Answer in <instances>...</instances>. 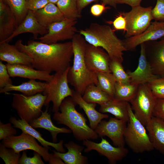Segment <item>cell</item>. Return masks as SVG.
Instances as JSON below:
<instances>
[{
	"label": "cell",
	"instance_id": "1",
	"mask_svg": "<svg viewBox=\"0 0 164 164\" xmlns=\"http://www.w3.org/2000/svg\"><path fill=\"white\" fill-rule=\"evenodd\" d=\"M15 46L32 59V67L38 70L55 73L63 72L70 68L73 57L72 41L47 44L33 40L26 44L18 39Z\"/></svg>",
	"mask_w": 164,
	"mask_h": 164
},
{
	"label": "cell",
	"instance_id": "2",
	"mask_svg": "<svg viewBox=\"0 0 164 164\" xmlns=\"http://www.w3.org/2000/svg\"><path fill=\"white\" fill-rule=\"evenodd\" d=\"M114 32L110 26L97 23H91L88 27L78 31L87 43L103 48L111 60L122 63L123 52L127 50L123 40L119 38Z\"/></svg>",
	"mask_w": 164,
	"mask_h": 164
},
{
	"label": "cell",
	"instance_id": "3",
	"mask_svg": "<svg viewBox=\"0 0 164 164\" xmlns=\"http://www.w3.org/2000/svg\"><path fill=\"white\" fill-rule=\"evenodd\" d=\"M71 40L73 64L69 68L67 79L75 91L82 95L88 85L91 84L97 85V80L96 74L88 69L85 62V52L87 43L84 37L80 34H76Z\"/></svg>",
	"mask_w": 164,
	"mask_h": 164
},
{
	"label": "cell",
	"instance_id": "4",
	"mask_svg": "<svg viewBox=\"0 0 164 164\" xmlns=\"http://www.w3.org/2000/svg\"><path fill=\"white\" fill-rule=\"evenodd\" d=\"M77 104L72 97H68L62 101L59 111L54 113L53 118L58 124L64 125L70 129L73 136L79 141L86 139H97L98 135L87 123V120L77 111Z\"/></svg>",
	"mask_w": 164,
	"mask_h": 164
},
{
	"label": "cell",
	"instance_id": "5",
	"mask_svg": "<svg viewBox=\"0 0 164 164\" xmlns=\"http://www.w3.org/2000/svg\"><path fill=\"white\" fill-rule=\"evenodd\" d=\"M128 111L129 120L124 135L125 143L136 153L154 150L145 126L135 116L130 103Z\"/></svg>",
	"mask_w": 164,
	"mask_h": 164
},
{
	"label": "cell",
	"instance_id": "6",
	"mask_svg": "<svg viewBox=\"0 0 164 164\" xmlns=\"http://www.w3.org/2000/svg\"><path fill=\"white\" fill-rule=\"evenodd\" d=\"M69 69L63 72L55 73L51 80L46 82L43 92L46 96L44 105L47 106L52 102V111L54 113L59 111L61 104L65 98L73 96L74 91L69 87L67 79Z\"/></svg>",
	"mask_w": 164,
	"mask_h": 164
},
{
	"label": "cell",
	"instance_id": "7",
	"mask_svg": "<svg viewBox=\"0 0 164 164\" xmlns=\"http://www.w3.org/2000/svg\"><path fill=\"white\" fill-rule=\"evenodd\" d=\"M10 94L13 95L12 107L16 111L20 119L29 123L41 115L46 95L41 93L30 96L23 94Z\"/></svg>",
	"mask_w": 164,
	"mask_h": 164
},
{
	"label": "cell",
	"instance_id": "8",
	"mask_svg": "<svg viewBox=\"0 0 164 164\" xmlns=\"http://www.w3.org/2000/svg\"><path fill=\"white\" fill-rule=\"evenodd\" d=\"M157 100L146 84L138 85L135 96L129 102L135 115L145 126L153 116Z\"/></svg>",
	"mask_w": 164,
	"mask_h": 164
},
{
	"label": "cell",
	"instance_id": "9",
	"mask_svg": "<svg viewBox=\"0 0 164 164\" xmlns=\"http://www.w3.org/2000/svg\"><path fill=\"white\" fill-rule=\"evenodd\" d=\"M152 8L151 6L144 7L140 5L132 7L128 12L121 13L126 22V38L138 35L149 27L153 19Z\"/></svg>",
	"mask_w": 164,
	"mask_h": 164
},
{
	"label": "cell",
	"instance_id": "10",
	"mask_svg": "<svg viewBox=\"0 0 164 164\" xmlns=\"http://www.w3.org/2000/svg\"><path fill=\"white\" fill-rule=\"evenodd\" d=\"M77 20L65 18L48 27L47 33L37 39L43 43L51 44L72 39L77 31L75 26Z\"/></svg>",
	"mask_w": 164,
	"mask_h": 164
},
{
	"label": "cell",
	"instance_id": "11",
	"mask_svg": "<svg viewBox=\"0 0 164 164\" xmlns=\"http://www.w3.org/2000/svg\"><path fill=\"white\" fill-rule=\"evenodd\" d=\"M33 137L28 133L22 132L19 135L11 136L2 140V143L7 148H11L16 152L31 150L39 153L44 160L48 162L50 153V148L40 145Z\"/></svg>",
	"mask_w": 164,
	"mask_h": 164
},
{
	"label": "cell",
	"instance_id": "12",
	"mask_svg": "<svg viewBox=\"0 0 164 164\" xmlns=\"http://www.w3.org/2000/svg\"><path fill=\"white\" fill-rule=\"evenodd\" d=\"M127 122L115 117H111L108 121L102 120L94 130L99 136H106L116 147H125L124 133Z\"/></svg>",
	"mask_w": 164,
	"mask_h": 164
},
{
	"label": "cell",
	"instance_id": "13",
	"mask_svg": "<svg viewBox=\"0 0 164 164\" xmlns=\"http://www.w3.org/2000/svg\"><path fill=\"white\" fill-rule=\"evenodd\" d=\"M83 145L86 147L84 152L87 153L95 150L100 154L106 157L111 164H115L125 158L128 150L125 147H116L112 145L106 139L101 137L99 143H96L89 139L83 141Z\"/></svg>",
	"mask_w": 164,
	"mask_h": 164
},
{
	"label": "cell",
	"instance_id": "14",
	"mask_svg": "<svg viewBox=\"0 0 164 164\" xmlns=\"http://www.w3.org/2000/svg\"><path fill=\"white\" fill-rule=\"evenodd\" d=\"M85 60L88 69L91 72L96 74L100 72L111 73V58L103 48L87 43Z\"/></svg>",
	"mask_w": 164,
	"mask_h": 164
},
{
	"label": "cell",
	"instance_id": "15",
	"mask_svg": "<svg viewBox=\"0 0 164 164\" xmlns=\"http://www.w3.org/2000/svg\"><path fill=\"white\" fill-rule=\"evenodd\" d=\"M164 37V21H155L143 32L123 40L127 50L132 51L141 44Z\"/></svg>",
	"mask_w": 164,
	"mask_h": 164
},
{
	"label": "cell",
	"instance_id": "16",
	"mask_svg": "<svg viewBox=\"0 0 164 164\" xmlns=\"http://www.w3.org/2000/svg\"><path fill=\"white\" fill-rule=\"evenodd\" d=\"M140 45V55L136 68L133 71L128 70L126 72L129 77L130 83L137 85L147 84L159 77L153 73L147 60L144 43Z\"/></svg>",
	"mask_w": 164,
	"mask_h": 164
},
{
	"label": "cell",
	"instance_id": "17",
	"mask_svg": "<svg viewBox=\"0 0 164 164\" xmlns=\"http://www.w3.org/2000/svg\"><path fill=\"white\" fill-rule=\"evenodd\" d=\"M144 43L146 58L153 73L159 77H164V37L158 41Z\"/></svg>",
	"mask_w": 164,
	"mask_h": 164
},
{
	"label": "cell",
	"instance_id": "18",
	"mask_svg": "<svg viewBox=\"0 0 164 164\" xmlns=\"http://www.w3.org/2000/svg\"><path fill=\"white\" fill-rule=\"evenodd\" d=\"M48 31L47 28L42 26L38 22L34 12L28 10L24 19L18 26L12 35L5 42L9 43L15 37L25 33H32L34 39H37L39 35L43 36L46 34Z\"/></svg>",
	"mask_w": 164,
	"mask_h": 164
},
{
	"label": "cell",
	"instance_id": "19",
	"mask_svg": "<svg viewBox=\"0 0 164 164\" xmlns=\"http://www.w3.org/2000/svg\"><path fill=\"white\" fill-rule=\"evenodd\" d=\"M10 77H20L29 79L39 80L48 82L54 74L46 71L36 70L32 67L20 64H6Z\"/></svg>",
	"mask_w": 164,
	"mask_h": 164
},
{
	"label": "cell",
	"instance_id": "20",
	"mask_svg": "<svg viewBox=\"0 0 164 164\" xmlns=\"http://www.w3.org/2000/svg\"><path fill=\"white\" fill-rule=\"evenodd\" d=\"M0 59L10 64H23L32 67V58L9 43H0Z\"/></svg>",
	"mask_w": 164,
	"mask_h": 164
},
{
	"label": "cell",
	"instance_id": "21",
	"mask_svg": "<svg viewBox=\"0 0 164 164\" xmlns=\"http://www.w3.org/2000/svg\"><path fill=\"white\" fill-rule=\"evenodd\" d=\"M18 26L16 18L10 8L0 0V43L12 35Z\"/></svg>",
	"mask_w": 164,
	"mask_h": 164
},
{
	"label": "cell",
	"instance_id": "22",
	"mask_svg": "<svg viewBox=\"0 0 164 164\" xmlns=\"http://www.w3.org/2000/svg\"><path fill=\"white\" fill-rule=\"evenodd\" d=\"M9 121L14 128L19 129L22 132H26L32 136L43 146L48 148H50V146L58 152L61 153L66 152V150L63 146L64 141L63 140H60L59 142L56 143L49 142L45 140L41 133L24 120L17 119L15 117L12 116L9 119Z\"/></svg>",
	"mask_w": 164,
	"mask_h": 164
},
{
	"label": "cell",
	"instance_id": "23",
	"mask_svg": "<svg viewBox=\"0 0 164 164\" xmlns=\"http://www.w3.org/2000/svg\"><path fill=\"white\" fill-rule=\"evenodd\" d=\"M29 124L35 128H42L48 131L51 135L53 142H57L58 135L61 133L70 134L72 132L70 129L66 128H59L54 125L52 122L51 114L47 108L44 111H42L41 115L37 118L30 122Z\"/></svg>",
	"mask_w": 164,
	"mask_h": 164
},
{
	"label": "cell",
	"instance_id": "24",
	"mask_svg": "<svg viewBox=\"0 0 164 164\" xmlns=\"http://www.w3.org/2000/svg\"><path fill=\"white\" fill-rule=\"evenodd\" d=\"M72 97L77 105L85 112L89 120L90 127L93 130H94L96 129L103 119L109 118L108 115L96 110L95 107L97 104L86 102L83 99L82 95L75 91Z\"/></svg>",
	"mask_w": 164,
	"mask_h": 164
},
{
	"label": "cell",
	"instance_id": "25",
	"mask_svg": "<svg viewBox=\"0 0 164 164\" xmlns=\"http://www.w3.org/2000/svg\"><path fill=\"white\" fill-rule=\"evenodd\" d=\"M145 127L154 149L164 155V121L153 116Z\"/></svg>",
	"mask_w": 164,
	"mask_h": 164
},
{
	"label": "cell",
	"instance_id": "26",
	"mask_svg": "<svg viewBox=\"0 0 164 164\" xmlns=\"http://www.w3.org/2000/svg\"><path fill=\"white\" fill-rule=\"evenodd\" d=\"M67 149L66 152L61 153L56 150H52L56 155L60 158L66 164H86L88 162L87 157L82 155V152L84 147L73 141L64 144Z\"/></svg>",
	"mask_w": 164,
	"mask_h": 164
},
{
	"label": "cell",
	"instance_id": "27",
	"mask_svg": "<svg viewBox=\"0 0 164 164\" xmlns=\"http://www.w3.org/2000/svg\"><path fill=\"white\" fill-rule=\"evenodd\" d=\"M34 13L39 23L47 28L52 24L65 18L56 5L50 2Z\"/></svg>",
	"mask_w": 164,
	"mask_h": 164
},
{
	"label": "cell",
	"instance_id": "28",
	"mask_svg": "<svg viewBox=\"0 0 164 164\" xmlns=\"http://www.w3.org/2000/svg\"><path fill=\"white\" fill-rule=\"evenodd\" d=\"M46 84V82H42L36 81V80L30 79L29 81L23 82L18 85L8 84L0 90V93L6 94L8 92L16 91L21 92L26 96H30L43 93Z\"/></svg>",
	"mask_w": 164,
	"mask_h": 164
},
{
	"label": "cell",
	"instance_id": "29",
	"mask_svg": "<svg viewBox=\"0 0 164 164\" xmlns=\"http://www.w3.org/2000/svg\"><path fill=\"white\" fill-rule=\"evenodd\" d=\"M129 104L128 102L113 98L106 103L100 105L99 111L110 113L115 118L128 122L129 120Z\"/></svg>",
	"mask_w": 164,
	"mask_h": 164
},
{
	"label": "cell",
	"instance_id": "30",
	"mask_svg": "<svg viewBox=\"0 0 164 164\" xmlns=\"http://www.w3.org/2000/svg\"><path fill=\"white\" fill-rule=\"evenodd\" d=\"M82 97L87 103H96L100 106L113 98L94 84H91L86 87Z\"/></svg>",
	"mask_w": 164,
	"mask_h": 164
},
{
	"label": "cell",
	"instance_id": "31",
	"mask_svg": "<svg viewBox=\"0 0 164 164\" xmlns=\"http://www.w3.org/2000/svg\"><path fill=\"white\" fill-rule=\"evenodd\" d=\"M56 5L65 18L77 20L82 16L77 0H59Z\"/></svg>",
	"mask_w": 164,
	"mask_h": 164
},
{
	"label": "cell",
	"instance_id": "32",
	"mask_svg": "<svg viewBox=\"0 0 164 164\" xmlns=\"http://www.w3.org/2000/svg\"><path fill=\"white\" fill-rule=\"evenodd\" d=\"M138 85L116 82L114 98L129 102L135 96Z\"/></svg>",
	"mask_w": 164,
	"mask_h": 164
},
{
	"label": "cell",
	"instance_id": "33",
	"mask_svg": "<svg viewBox=\"0 0 164 164\" xmlns=\"http://www.w3.org/2000/svg\"><path fill=\"white\" fill-rule=\"evenodd\" d=\"M97 84L100 89L114 98L116 81L111 73L100 72L96 73Z\"/></svg>",
	"mask_w": 164,
	"mask_h": 164
},
{
	"label": "cell",
	"instance_id": "34",
	"mask_svg": "<svg viewBox=\"0 0 164 164\" xmlns=\"http://www.w3.org/2000/svg\"><path fill=\"white\" fill-rule=\"evenodd\" d=\"M10 8L15 16L18 26L26 16L28 10L26 6V0H2Z\"/></svg>",
	"mask_w": 164,
	"mask_h": 164
},
{
	"label": "cell",
	"instance_id": "35",
	"mask_svg": "<svg viewBox=\"0 0 164 164\" xmlns=\"http://www.w3.org/2000/svg\"><path fill=\"white\" fill-rule=\"evenodd\" d=\"M122 63L116 60H111L110 69L116 82L121 84L130 83L128 75L122 66Z\"/></svg>",
	"mask_w": 164,
	"mask_h": 164
},
{
	"label": "cell",
	"instance_id": "36",
	"mask_svg": "<svg viewBox=\"0 0 164 164\" xmlns=\"http://www.w3.org/2000/svg\"><path fill=\"white\" fill-rule=\"evenodd\" d=\"M21 156L20 153L0 144V157L5 164H18Z\"/></svg>",
	"mask_w": 164,
	"mask_h": 164
},
{
	"label": "cell",
	"instance_id": "37",
	"mask_svg": "<svg viewBox=\"0 0 164 164\" xmlns=\"http://www.w3.org/2000/svg\"><path fill=\"white\" fill-rule=\"evenodd\" d=\"M147 84L156 98H164V77H158Z\"/></svg>",
	"mask_w": 164,
	"mask_h": 164
},
{
	"label": "cell",
	"instance_id": "38",
	"mask_svg": "<svg viewBox=\"0 0 164 164\" xmlns=\"http://www.w3.org/2000/svg\"><path fill=\"white\" fill-rule=\"evenodd\" d=\"M33 156H27L26 150L23 151L18 162V164H44L41 155L37 152L33 151Z\"/></svg>",
	"mask_w": 164,
	"mask_h": 164
},
{
	"label": "cell",
	"instance_id": "39",
	"mask_svg": "<svg viewBox=\"0 0 164 164\" xmlns=\"http://www.w3.org/2000/svg\"><path fill=\"white\" fill-rule=\"evenodd\" d=\"M153 19L164 21V0H157L156 5L151 10Z\"/></svg>",
	"mask_w": 164,
	"mask_h": 164
},
{
	"label": "cell",
	"instance_id": "40",
	"mask_svg": "<svg viewBox=\"0 0 164 164\" xmlns=\"http://www.w3.org/2000/svg\"><path fill=\"white\" fill-rule=\"evenodd\" d=\"M14 128L10 122L3 124L0 121V140H4L10 136L16 135L17 130Z\"/></svg>",
	"mask_w": 164,
	"mask_h": 164
},
{
	"label": "cell",
	"instance_id": "41",
	"mask_svg": "<svg viewBox=\"0 0 164 164\" xmlns=\"http://www.w3.org/2000/svg\"><path fill=\"white\" fill-rule=\"evenodd\" d=\"M10 77L6 64H4L0 61V90L8 84H12V81Z\"/></svg>",
	"mask_w": 164,
	"mask_h": 164
},
{
	"label": "cell",
	"instance_id": "42",
	"mask_svg": "<svg viewBox=\"0 0 164 164\" xmlns=\"http://www.w3.org/2000/svg\"><path fill=\"white\" fill-rule=\"evenodd\" d=\"M49 3L48 0H28L26 1V6L28 10L34 12L43 8Z\"/></svg>",
	"mask_w": 164,
	"mask_h": 164
},
{
	"label": "cell",
	"instance_id": "43",
	"mask_svg": "<svg viewBox=\"0 0 164 164\" xmlns=\"http://www.w3.org/2000/svg\"><path fill=\"white\" fill-rule=\"evenodd\" d=\"M113 26L114 31L122 30L124 32L126 30V22L125 19L121 13L119 14L112 22H111Z\"/></svg>",
	"mask_w": 164,
	"mask_h": 164
},
{
	"label": "cell",
	"instance_id": "44",
	"mask_svg": "<svg viewBox=\"0 0 164 164\" xmlns=\"http://www.w3.org/2000/svg\"><path fill=\"white\" fill-rule=\"evenodd\" d=\"M153 116L164 121V98L157 99Z\"/></svg>",
	"mask_w": 164,
	"mask_h": 164
},
{
	"label": "cell",
	"instance_id": "45",
	"mask_svg": "<svg viewBox=\"0 0 164 164\" xmlns=\"http://www.w3.org/2000/svg\"><path fill=\"white\" fill-rule=\"evenodd\" d=\"M104 4L101 3L94 4L91 7L90 12L92 15L95 17L100 16L105 11L109 9Z\"/></svg>",
	"mask_w": 164,
	"mask_h": 164
},
{
	"label": "cell",
	"instance_id": "46",
	"mask_svg": "<svg viewBox=\"0 0 164 164\" xmlns=\"http://www.w3.org/2000/svg\"><path fill=\"white\" fill-rule=\"evenodd\" d=\"M99 0H77L78 7L81 13L83 10L93 2H97Z\"/></svg>",
	"mask_w": 164,
	"mask_h": 164
},
{
	"label": "cell",
	"instance_id": "47",
	"mask_svg": "<svg viewBox=\"0 0 164 164\" xmlns=\"http://www.w3.org/2000/svg\"><path fill=\"white\" fill-rule=\"evenodd\" d=\"M49 164H65L62 159L52 152L50 153L48 161Z\"/></svg>",
	"mask_w": 164,
	"mask_h": 164
},
{
	"label": "cell",
	"instance_id": "48",
	"mask_svg": "<svg viewBox=\"0 0 164 164\" xmlns=\"http://www.w3.org/2000/svg\"><path fill=\"white\" fill-rule=\"evenodd\" d=\"M142 0H116L117 4H127L132 8L140 5Z\"/></svg>",
	"mask_w": 164,
	"mask_h": 164
},
{
	"label": "cell",
	"instance_id": "49",
	"mask_svg": "<svg viewBox=\"0 0 164 164\" xmlns=\"http://www.w3.org/2000/svg\"><path fill=\"white\" fill-rule=\"evenodd\" d=\"M101 3L105 5H108L115 9L116 8L117 3L116 0H101Z\"/></svg>",
	"mask_w": 164,
	"mask_h": 164
},
{
	"label": "cell",
	"instance_id": "50",
	"mask_svg": "<svg viewBox=\"0 0 164 164\" xmlns=\"http://www.w3.org/2000/svg\"><path fill=\"white\" fill-rule=\"evenodd\" d=\"M49 2L56 5V4L59 0H48Z\"/></svg>",
	"mask_w": 164,
	"mask_h": 164
},
{
	"label": "cell",
	"instance_id": "51",
	"mask_svg": "<svg viewBox=\"0 0 164 164\" xmlns=\"http://www.w3.org/2000/svg\"><path fill=\"white\" fill-rule=\"evenodd\" d=\"M26 0V1H28V0Z\"/></svg>",
	"mask_w": 164,
	"mask_h": 164
}]
</instances>
